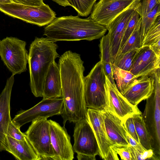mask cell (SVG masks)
Wrapping results in <instances>:
<instances>
[{"instance_id":"obj_1","label":"cell","mask_w":160,"mask_h":160,"mask_svg":"<svg viewBox=\"0 0 160 160\" xmlns=\"http://www.w3.org/2000/svg\"><path fill=\"white\" fill-rule=\"evenodd\" d=\"M58 65L63 102L60 115L64 126L67 121L75 123L82 120H88L84 97L85 68L80 55L67 51L60 57Z\"/></svg>"},{"instance_id":"obj_2","label":"cell","mask_w":160,"mask_h":160,"mask_svg":"<svg viewBox=\"0 0 160 160\" xmlns=\"http://www.w3.org/2000/svg\"><path fill=\"white\" fill-rule=\"evenodd\" d=\"M107 30L90 16L81 18L78 16H64L56 18L46 26L43 35L51 40L91 41L103 36Z\"/></svg>"},{"instance_id":"obj_3","label":"cell","mask_w":160,"mask_h":160,"mask_svg":"<svg viewBox=\"0 0 160 160\" xmlns=\"http://www.w3.org/2000/svg\"><path fill=\"white\" fill-rule=\"evenodd\" d=\"M58 46L47 38L36 37L31 44L28 63L31 92L36 97H42L45 78L49 68L59 57Z\"/></svg>"},{"instance_id":"obj_4","label":"cell","mask_w":160,"mask_h":160,"mask_svg":"<svg viewBox=\"0 0 160 160\" xmlns=\"http://www.w3.org/2000/svg\"><path fill=\"white\" fill-rule=\"evenodd\" d=\"M149 76L153 79V89L146 99L142 117L150 135L152 149L154 153L160 154V70L158 68Z\"/></svg>"},{"instance_id":"obj_5","label":"cell","mask_w":160,"mask_h":160,"mask_svg":"<svg viewBox=\"0 0 160 160\" xmlns=\"http://www.w3.org/2000/svg\"><path fill=\"white\" fill-rule=\"evenodd\" d=\"M0 11L14 18L41 27L47 25L56 18V14L47 4L38 6L15 2L0 4Z\"/></svg>"},{"instance_id":"obj_6","label":"cell","mask_w":160,"mask_h":160,"mask_svg":"<svg viewBox=\"0 0 160 160\" xmlns=\"http://www.w3.org/2000/svg\"><path fill=\"white\" fill-rule=\"evenodd\" d=\"M105 74L100 61L84 79V97L87 108L102 110L106 108Z\"/></svg>"},{"instance_id":"obj_7","label":"cell","mask_w":160,"mask_h":160,"mask_svg":"<svg viewBox=\"0 0 160 160\" xmlns=\"http://www.w3.org/2000/svg\"><path fill=\"white\" fill-rule=\"evenodd\" d=\"M26 45L25 41L15 37H7L0 40V56L12 75L27 70L28 54Z\"/></svg>"},{"instance_id":"obj_8","label":"cell","mask_w":160,"mask_h":160,"mask_svg":"<svg viewBox=\"0 0 160 160\" xmlns=\"http://www.w3.org/2000/svg\"><path fill=\"white\" fill-rule=\"evenodd\" d=\"M24 133L41 160H56L47 118H40L32 121Z\"/></svg>"},{"instance_id":"obj_9","label":"cell","mask_w":160,"mask_h":160,"mask_svg":"<svg viewBox=\"0 0 160 160\" xmlns=\"http://www.w3.org/2000/svg\"><path fill=\"white\" fill-rule=\"evenodd\" d=\"M141 0H99L96 3L91 18L106 27L117 17L129 9L135 10Z\"/></svg>"},{"instance_id":"obj_10","label":"cell","mask_w":160,"mask_h":160,"mask_svg":"<svg viewBox=\"0 0 160 160\" xmlns=\"http://www.w3.org/2000/svg\"><path fill=\"white\" fill-rule=\"evenodd\" d=\"M63 102L62 98L42 99L37 104L27 110L19 111L12 120L17 127L39 118L48 117L60 115L62 112Z\"/></svg>"},{"instance_id":"obj_11","label":"cell","mask_w":160,"mask_h":160,"mask_svg":"<svg viewBox=\"0 0 160 160\" xmlns=\"http://www.w3.org/2000/svg\"><path fill=\"white\" fill-rule=\"evenodd\" d=\"M73 137L74 152L95 157L99 155L98 144L88 120H82L75 123Z\"/></svg>"},{"instance_id":"obj_12","label":"cell","mask_w":160,"mask_h":160,"mask_svg":"<svg viewBox=\"0 0 160 160\" xmlns=\"http://www.w3.org/2000/svg\"><path fill=\"white\" fill-rule=\"evenodd\" d=\"M105 81L106 109L122 120L129 116L141 115L142 112L137 106L129 103L118 91L116 86L110 82L106 75Z\"/></svg>"},{"instance_id":"obj_13","label":"cell","mask_w":160,"mask_h":160,"mask_svg":"<svg viewBox=\"0 0 160 160\" xmlns=\"http://www.w3.org/2000/svg\"><path fill=\"white\" fill-rule=\"evenodd\" d=\"M48 121L51 142L56 160H72L74 151L66 129L55 121Z\"/></svg>"},{"instance_id":"obj_14","label":"cell","mask_w":160,"mask_h":160,"mask_svg":"<svg viewBox=\"0 0 160 160\" xmlns=\"http://www.w3.org/2000/svg\"><path fill=\"white\" fill-rule=\"evenodd\" d=\"M14 75L8 78L4 88L0 94V151H6V137L8 125L12 120L10 115V100Z\"/></svg>"},{"instance_id":"obj_15","label":"cell","mask_w":160,"mask_h":160,"mask_svg":"<svg viewBox=\"0 0 160 160\" xmlns=\"http://www.w3.org/2000/svg\"><path fill=\"white\" fill-rule=\"evenodd\" d=\"M132 9L127 10L118 15L106 27L109 36L111 61L114 63L118 53L123 34L132 15Z\"/></svg>"},{"instance_id":"obj_16","label":"cell","mask_w":160,"mask_h":160,"mask_svg":"<svg viewBox=\"0 0 160 160\" xmlns=\"http://www.w3.org/2000/svg\"><path fill=\"white\" fill-rule=\"evenodd\" d=\"M160 58L149 47L142 46L138 49L129 71L138 78L149 75L160 68Z\"/></svg>"},{"instance_id":"obj_17","label":"cell","mask_w":160,"mask_h":160,"mask_svg":"<svg viewBox=\"0 0 160 160\" xmlns=\"http://www.w3.org/2000/svg\"><path fill=\"white\" fill-rule=\"evenodd\" d=\"M87 115L88 121L98 144L99 155L102 159L106 160L109 149L112 144L106 133L102 111L88 108Z\"/></svg>"},{"instance_id":"obj_18","label":"cell","mask_w":160,"mask_h":160,"mask_svg":"<svg viewBox=\"0 0 160 160\" xmlns=\"http://www.w3.org/2000/svg\"><path fill=\"white\" fill-rule=\"evenodd\" d=\"M121 93L131 104L137 105L146 99L152 93L153 89V79L149 75L140 77Z\"/></svg>"},{"instance_id":"obj_19","label":"cell","mask_w":160,"mask_h":160,"mask_svg":"<svg viewBox=\"0 0 160 160\" xmlns=\"http://www.w3.org/2000/svg\"><path fill=\"white\" fill-rule=\"evenodd\" d=\"M101 111L106 133L112 145L130 146L126 138L127 131L122 120L106 108Z\"/></svg>"},{"instance_id":"obj_20","label":"cell","mask_w":160,"mask_h":160,"mask_svg":"<svg viewBox=\"0 0 160 160\" xmlns=\"http://www.w3.org/2000/svg\"><path fill=\"white\" fill-rule=\"evenodd\" d=\"M8 148L6 151L12 154L17 160H40L38 154L26 138L23 140H17L7 136Z\"/></svg>"},{"instance_id":"obj_21","label":"cell","mask_w":160,"mask_h":160,"mask_svg":"<svg viewBox=\"0 0 160 160\" xmlns=\"http://www.w3.org/2000/svg\"><path fill=\"white\" fill-rule=\"evenodd\" d=\"M62 96V82L58 64L54 61L51 65L44 84L43 99L59 98Z\"/></svg>"},{"instance_id":"obj_22","label":"cell","mask_w":160,"mask_h":160,"mask_svg":"<svg viewBox=\"0 0 160 160\" xmlns=\"http://www.w3.org/2000/svg\"><path fill=\"white\" fill-rule=\"evenodd\" d=\"M113 77L116 81V86L122 93L138 78L130 71L119 68L112 64Z\"/></svg>"},{"instance_id":"obj_23","label":"cell","mask_w":160,"mask_h":160,"mask_svg":"<svg viewBox=\"0 0 160 160\" xmlns=\"http://www.w3.org/2000/svg\"><path fill=\"white\" fill-rule=\"evenodd\" d=\"M141 115H132L133 122L139 142L146 150L152 149L151 138Z\"/></svg>"},{"instance_id":"obj_24","label":"cell","mask_w":160,"mask_h":160,"mask_svg":"<svg viewBox=\"0 0 160 160\" xmlns=\"http://www.w3.org/2000/svg\"><path fill=\"white\" fill-rule=\"evenodd\" d=\"M141 19L140 17L134 31L119 51L117 57L132 50L138 49L141 47L142 40L140 31Z\"/></svg>"},{"instance_id":"obj_25","label":"cell","mask_w":160,"mask_h":160,"mask_svg":"<svg viewBox=\"0 0 160 160\" xmlns=\"http://www.w3.org/2000/svg\"><path fill=\"white\" fill-rule=\"evenodd\" d=\"M69 6L74 8L78 15L87 17L91 13L97 0H66Z\"/></svg>"},{"instance_id":"obj_26","label":"cell","mask_w":160,"mask_h":160,"mask_svg":"<svg viewBox=\"0 0 160 160\" xmlns=\"http://www.w3.org/2000/svg\"><path fill=\"white\" fill-rule=\"evenodd\" d=\"M160 15V4H157L144 17L141 18L140 31L142 40L150 27Z\"/></svg>"},{"instance_id":"obj_27","label":"cell","mask_w":160,"mask_h":160,"mask_svg":"<svg viewBox=\"0 0 160 160\" xmlns=\"http://www.w3.org/2000/svg\"><path fill=\"white\" fill-rule=\"evenodd\" d=\"M160 39V15L150 27L142 42L141 47L149 46Z\"/></svg>"},{"instance_id":"obj_28","label":"cell","mask_w":160,"mask_h":160,"mask_svg":"<svg viewBox=\"0 0 160 160\" xmlns=\"http://www.w3.org/2000/svg\"><path fill=\"white\" fill-rule=\"evenodd\" d=\"M138 49L132 50L117 56L112 64L122 69L129 71Z\"/></svg>"},{"instance_id":"obj_29","label":"cell","mask_w":160,"mask_h":160,"mask_svg":"<svg viewBox=\"0 0 160 160\" xmlns=\"http://www.w3.org/2000/svg\"><path fill=\"white\" fill-rule=\"evenodd\" d=\"M100 61L101 62H106L112 64L111 61V48L109 36L108 33L102 37L99 45Z\"/></svg>"},{"instance_id":"obj_30","label":"cell","mask_w":160,"mask_h":160,"mask_svg":"<svg viewBox=\"0 0 160 160\" xmlns=\"http://www.w3.org/2000/svg\"><path fill=\"white\" fill-rule=\"evenodd\" d=\"M139 18L140 15L135 11L125 29L120 44V50L125 44L128 38L133 32Z\"/></svg>"},{"instance_id":"obj_31","label":"cell","mask_w":160,"mask_h":160,"mask_svg":"<svg viewBox=\"0 0 160 160\" xmlns=\"http://www.w3.org/2000/svg\"><path fill=\"white\" fill-rule=\"evenodd\" d=\"M156 0H141L135 11L142 18L150 12L157 4Z\"/></svg>"},{"instance_id":"obj_32","label":"cell","mask_w":160,"mask_h":160,"mask_svg":"<svg viewBox=\"0 0 160 160\" xmlns=\"http://www.w3.org/2000/svg\"><path fill=\"white\" fill-rule=\"evenodd\" d=\"M132 115L129 116L124 118L122 120V122L127 132L138 142L140 143L136 130Z\"/></svg>"},{"instance_id":"obj_33","label":"cell","mask_w":160,"mask_h":160,"mask_svg":"<svg viewBox=\"0 0 160 160\" xmlns=\"http://www.w3.org/2000/svg\"><path fill=\"white\" fill-rule=\"evenodd\" d=\"M7 136L17 140L22 141L26 138L24 133L22 132L20 128L16 126L11 120L8 125Z\"/></svg>"},{"instance_id":"obj_34","label":"cell","mask_w":160,"mask_h":160,"mask_svg":"<svg viewBox=\"0 0 160 160\" xmlns=\"http://www.w3.org/2000/svg\"><path fill=\"white\" fill-rule=\"evenodd\" d=\"M111 147L120 156L122 160H132L129 146L114 145Z\"/></svg>"},{"instance_id":"obj_35","label":"cell","mask_w":160,"mask_h":160,"mask_svg":"<svg viewBox=\"0 0 160 160\" xmlns=\"http://www.w3.org/2000/svg\"><path fill=\"white\" fill-rule=\"evenodd\" d=\"M126 136L128 142L131 146L141 152L146 150L140 143L138 142L127 132Z\"/></svg>"},{"instance_id":"obj_36","label":"cell","mask_w":160,"mask_h":160,"mask_svg":"<svg viewBox=\"0 0 160 160\" xmlns=\"http://www.w3.org/2000/svg\"><path fill=\"white\" fill-rule=\"evenodd\" d=\"M16 3L34 6H38L44 4L43 0H15Z\"/></svg>"},{"instance_id":"obj_37","label":"cell","mask_w":160,"mask_h":160,"mask_svg":"<svg viewBox=\"0 0 160 160\" xmlns=\"http://www.w3.org/2000/svg\"><path fill=\"white\" fill-rule=\"evenodd\" d=\"M129 148L132 157V160H144L143 152L139 151L131 146H129Z\"/></svg>"},{"instance_id":"obj_38","label":"cell","mask_w":160,"mask_h":160,"mask_svg":"<svg viewBox=\"0 0 160 160\" xmlns=\"http://www.w3.org/2000/svg\"><path fill=\"white\" fill-rule=\"evenodd\" d=\"M149 47L156 56L160 58V39L154 42Z\"/></svg>"},{"instance_id":"obj_39","label":"cell","mask_w":160,"mask_h":160,"mask_svg":"<svg viewBox=\"0 0 160 160\" xmlns=\"http://www.w3.org/2000/svg\"><path fill=\"white\" fill-rule=\"evenodd\" d=\"M119 160L118 154L111 146L109 149L108 154L106 159V160Z\"/></svg>"},{"instance_id":"obj_40","label":"cell","mask_w":160,"mask_h":160,"mask_svg":"<svg viewBox=\"0 0 160 160\" xmlns=\"http://www.w3.org/2000/svg\"><path fill=\"white\" fill-rule=\"evenodd\" d=\"M77 157L78 160H95L96 159V157L79 154H77Z\"/></svg>"},{"instance_id":"obj_41","label":"cell","mask_w":160,"mask_h":160,"mask_svg":"<svg viewBox=\"0 0 160 160\" xmlns=\"http://www.w3.org/2000/svg\"><path fill=\"white\" fill-rule=\"evenodd\" d=\"M59 5L65 7L69 6L66 0H52Z\"/></svg>"},{"instance_id":"obj_42","label":"cell","mask_w":160,"mask_h":160,"mask_svg":"<svg viewBox=\"0 0 160 160\" xmlns=\"http://www.w3.org/2000/svg\"><path fill=\"white\" fill-rule=\"evenodd\" d=\"M12 2H15V0H0V4H8Z\"/></svg>"},{"instance_id":"obj_43","label":"cell","mask_w":160,"mask_h":160,"mask_svg":"<svg viewBox=\"0 0 160 160\" xmlns=\"http://www.w3.org/2000/svg\"><path fill=\"white\" fill-rule=\"evenodd\" d=\"M158 4H160V0H156Z\"/></svg>"}]
</instances>
